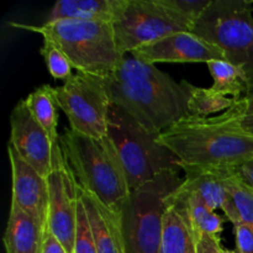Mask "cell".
I'll list each match as a JSON object with an SVG mask.
<instances>
[{"label":"cell","instance_id":"cell-16","mask_svg":"<svg viewBox=\"0 0 253 253\" xmlns=\"http://www.w3.org/2000/svg\"><path fill=\"white\" fill-rule=\"evenodd\" d=\"M185 173L180 185L183 190L197 194L208 207L212 210H222L230 203V193L227 189V180L235 170L208 169L182 166Z\"/></svg>","mask_w":253,"mask_h":253},{"label":"cell","instance_id":"cell-4","mask_svg":"<svg viewBox=\"0 0 253 253\" xmlns=\"http://www.w3.org/2000/svg\"><path fill=\"white\" fill-rule=\"evenodd\" d=\"M17 29L41 35L66 53L74 69L81 73L106 78L120 63L121 53L110 22L57 20L42 25L12 22Z\"/></svg>","mask_w":253,"mask_h":253},{"label":"cell","instance_id":"cell-10","mask_svg":"<svg viewBox=\"0 0 253 253\" xmlns=\"http://www.w3.org/2000/svg\"><path fill=\"white\" fill-rule=\"evenodd\" d=\"M48 183V219L47 230L66 247L74 251L79 207V185L64 158L59 143L53 148L52 169Z\"/></svg>","mask_w":253,"mask_h":253},{"label":"cell","instance_id":"cell-25","mask_svg":"<svg viewBox=\"0 0 253 253\" xmlns=\"http://www.w3.org/2000/svg\"><path fill=\"white\" fill-rule=\"evenodd\" d=\"M40 53L43 57V61L46 63L49 74L54 79L67 82L74 76V67L71 63L68 57L56 44L52 43L51 41L43 40V44H42L41 49H40Z\"/></svg>","mask_w":253,"mask_h":253},{"label":"cell","instance_id":"cell-11","mask_svg":"<svg viewBox=\"0 0 253 253\" xmlns=\"http://www.w3.org/2000/svg\"><path fill=\"white\" fill-rule=\"evenodd\" d=\"M9 145L43 177L49 174L57 143L52 142L46 130L35 120L24 100L19 101L10 114Z\"/></svg>","mask_w":253,"mask_h":253},{"label":"cell","instance_id":"cell-3","mask_svg":"<svg viewBox=\"0 0 253 253\" xmlns=\"http://www.w3.org/2000/svg\"><path fill=\"white\" fill-rule=\"evenodd\" d=\"M59 146L79 188L121 214L130 188L108 137H88L71 128L59 136Z\"/></svg>","mask_w":253,"mask_h":253},{"label":"cell","instance_id":"cell-2","mask_svg":"<svg viewBox=\"0 0 253 253\" xmlns=\"http://www.w3.org/2000/svg\"><path fill=\"white\" fill-rule=\"evenodd\" d=\"M241 100L220 115L185 116L158 136L179 166L236 170L253 160V136L240 126Z\"/></svg>","mask_w":253,"mask_h":253},{"label":"cell","instance_id":"cell-23","mask_svg":"<svg viewBox=\"0 0 253 253\" xmlns=\"http://www.w3.org/2000/svg\"><path fill=\"white\" fill-rule=\"evenodd\" d=\"M227 189L236 214L232 225L242 222L253 229V188L235 170L227 180Z\"/></svg>","mask_w":253,"mask_h":253},{"label":"cell","instance_id":"cell-24","mask_svg":"<svg viewBox=\"0 0 253 253\" xmlns=\"http://www.w3.org/2000/svg\"><path fill=\"white\" fill-rule=\"evenodd\" d=\"M161 6L183 27L190 31L212 0H157Z\"/></svg>","mask_w":253,"mask_h":253},{"label":"cell","instance_id":"cell-5","mask_svg":"<svg viewBox=\"0 0 253 253\" xmlns=\"http://www.w3.org/2000/svg\"><path fill=\"white\" fill-rule=\"evenodd\" d=\"M126 111L113 104L108 120V140L114 148L130 190L137 189L165 170L179 169V161ZM182 169V168H180Z\"/></svg>","mask_w":253,"mask_h":253},{"label":"cell","instance_id":"cell-14","mask_svg":"<svg viewBox=\"0 0 253 253\" xmlns=\"http://www.w3.org/2000/svg\"><path fill=\"white\" fill-rule=\"evenodd\" d=\"M79 198L98 253H126L121 214L113 211L94 195L79 188Z\"/></svg>","mask_w":253,"mask_h":253},{"label":"cell","instance_id":"cell-26","mask_svg":"<svg viewBox=\"0 0 253 253\" xmlns=\"http://www.w3.org/2000/svg\"><path fill=\"white\" fill-rule=\"evenodd\" d=\"M73 253H98L81 198H79L78 222H77V235Z\"/></svg>","mask_w":253,"mask_h":253},{"label":"cell","instance_id":"cell-30","mask_svg":"<svg viewBox=\"0 0 253 253\" xmlns=\"http://www.w3.org/2000/svg\"><path fill=\"white\" fill-rule=\"evenodd\" d=\"M237 174L253 188V160L249 161L236 169Z\"/></svg>","mask_w":253,"mask_h":253},{"label":"cell","instance_id":"cell-17","mask_svg":"<svg viewBox=\"0 0 253 253\" xmlns=\"http://www.w3.org/2000/svg\"><path fill=\"white\" fill-rule=\"evenodd\" d=\"M47 229L35 217L16 207H10L4 234L6 253H41Z\"/></svg>","mask_w":253,"mask_h":253},{"label":"cell","instance_id":"cell-29","mask_svg":"<svg viewBox=\"0 0 253 253\" xmlns=\"http://www.w3.org/2000/svg\"><path fill=\"white\" fill-rule=\"evenodd\" d=\"M41 253H69L66 250V247L47 230L44 234L43 245H42Z\"/></svg>","mask_w":253,"mask_h":253},{"label":"cell","instance_id":"cell-8","mask_svg":"<svg viewBox=\"0 0 253 253\" xmlns=\"http://www.w3.org/2000/svg\"><path fill=\"white\" fill-rule=\"evenodd\" d=\"M53 93L72 131L98 140L108 136L113 101L105 79L78 72L62 85L53 88Z\"/></svg>","mask_w":253,"mask_h":253},{"label":"cell","instance_id":"cell-7","mask_svg":"<svg viewBox=\"0 0 253 253\" xmlns=\"http://www.w3.org/2000/svg\"><path fill=\"white\" fill-rule=\"evenodd\" d=\"M190 31L221 49L226 61L241 67L249 81V95L253 94L252 2L212 0Z\"/></svg>","mask_w":253,"mask_h":253},{"label":"cell","instance_id":"cell-9","mask_svg":"<svg viewBox=\"0 0 253 253\" xmlns=\"http://www.w3.org/2000/svg\"><path fill=\"white\" fill-rule=\"evenodd\" d=\"M113 29L121 56L168 35L188 31L157 0H124L113 21Z\"/></svg>","mask_w":253,"mask_h":253},{"label":"cell","instance_id":"cell-31","mask_svg":"<svg viewBox=\"0 0 253 253\" xmlns=\"http://www.w3.org/2000/svg\"><path fill=\"white\" fill-rule=\"evenodd\" d=\"M239 123L245 132L253 136V114H245V115L242 114V115L240 116Z\"/></svg>","mask_w":253,"mask_h":253},{"label":"cell","instance_id":"cell-13","mask_svg":"<svg viewBox=\"0 0 253 253\" xmlns=\"http://www.w3.org/2000/svg\"><path fill=\"white\" fill-rule=\"evenodd\" d=\"M7 156L12 177L11 205L24 210L47 229L49 198L47 177L25 162L10 145H7Z\"/></svg>","mask_w":253,"mask_h":253},{"label":"cell","instance_id":"cell-20","mask_svg":"<svg viewBox=\"0 0 253 253\" xmlns=\"http://www.w3.org/2000/svg\"><path fill=\"white\" fill-rule=\"evenodd\" d=\"M27 109L30 110L35 120L46 130L52 142L56 145L59 142V135L57 131L58 125V115H57V105L54 99L53 88L48 84L39 86L24 99Z\"/></svg>","mask_w":253,"mask_h":253},{"label":"cell","instance_id":"cell-28","mask_svg":"<svg viewBox=\"0 0 253 253\" xmlns=\"http://www.w3.org/2000/svg\"><path fill=\"white\" fill-rule=\"evenodd\" d=\"M198 253H232L222 247L220 237L203 236L198 237Z\"/></svg>","mask_w":253,"mask_h":253},{"label":"cell","instance_id":"cell-19","mask_svg":"<svg viewBox=\"0 0 253 253\" xmlns=\"http://www.w3.org/2000/svg\"><path fill=\"white\" fill-rule=\"evenodd\" d=\"M211 76V88L225 96H232L235 101H240L249 95L250 86L244 69L226 59H214L207 63Z\"/></svg>","mask_w":253,"mask_h":253},{"label":"cell","instance_id":"cell-27","mask_svg":"<svg viewBox=\"0 0 253 253\" xmlns=\"http://www.w3.org/2000/svg\"><path fill=\"white\" fill-rule=\"evenodd\" d=\"M237 253H253V229L246 224L234 225Z\"/></svg>","mask_w":253,"mask_h":253},{"label":"cell","instance_id":"cell-18","mask_svg":"<svg viewBox=\"0 0 253 253\" xmlns=\"http://www.w3.org/2000/svg\"><path fill=\"white\" fill-rule=\"evenodd\" d=\"M124 0H61L52 7L47 21H78L113 24Z\"/></svg>","mask_w":253,"mask_h":253},{"label":"cell","instance_id":"cell-21","mask_svg":"<svg viewBox=\"0 0 253 253\" xmlns=\"http://www.w3.org/2000/svg\"><path fill=\"white\" fill-rule=\"evenodd\" d=\"M177 193L184 199L188 219L197 236L208 235L220 237L224 226V219L194 193L183 190L180 187L177 189Z\"/></svg>","mask_w":253,"mask_h":253},{"label":"cell","instance_id":"cell-1","mask_svg":"<svg viewBox=\"0 0 253 253\" xmlns=\"http://www.w3.org/2000/svg\"><path fill=\"white\" fill-rule=\"evenodd\" d=\"M104 79L113 104L150 132L161 135L189 116L190 83H178L156 64L126 54L115 71Z\"/></svg>","mask_w":253,"mask_h":253},{"label":"cell","instance_id":"cell-22","mask_svg":"<svg viewBox=\"0 0 253 253\" xmlns=\"http://www.w3.org/2000/svg\"><path fill=\"white\" fill-rule=\"evenodd\" d=\"M189 89V115L210 118L230 110L236 104L234 99L217 93L212 88H200L190 84Z\"/></svg>","mask_w":253,"mask_h":253},{"label":"cell","instance_id":"cell-12","mask_svg":"<svg viewBox=\"0 0 253 253\" xmlns=\"http://www.w3.org/2000/svg\"><path fill=\"white\" fill-rule=\"evenodd\" d=\"M132 56L146 63H205L214 59H226L224 52L192 31L168 35L158 41L145 44Z\"/></svg>","mask_w":253,"mask_h":253},{"label":"cell","instance_id":"cell-6","mask_svg":"<svg viewBox=\"0 0 253 253\" xmlns=\"http://www.w3.org/2000/svg\"><path fill=\"white\" fill-rule=\"evenodd\" d=\"M179 169L165 170L130 193L121 210L126 253H161L170 195L182 185Z\"/></svg>","mask_w":253,"mask_h":253},{"label":"cell","instance_id":"cell-15","mask_svg":"<svg viewBox=\"0 0 253 253\" xmlns=\"http://www.w3.org/2000/svg\"><path fill=\"white\" fill-rule=\"evenodd\" d=\"M161 253H198V236L188 219L184 199L177 190L168 200Z\"/></svg>","mask_w":253,"mask_h":253},{"label":"cell","instance_id":"cell-32","mask_svg":"<svg viewBox=\"0 0 253 253\" xmlns=\"http://www.w3.org/2000/svg\"><path fill=\"white\" fill-rule=\"evenodd\" d=\"M242 114H253V94L246 96L241 100Z\"/></svg>","mask_w":253,"mask_h":253}]
</instances>
